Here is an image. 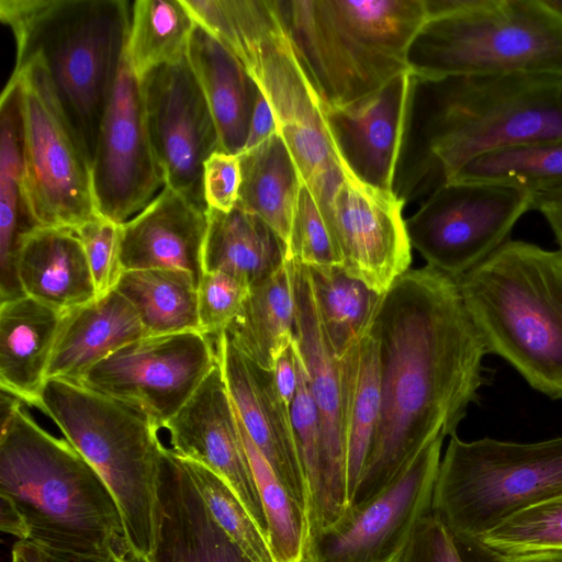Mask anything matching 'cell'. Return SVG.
I'll use <instances>...</instances> for the list:
<instances>
[{
    "label": "cell",
    "instance_id": "cell-1",
    "mask_svg": "<svg viewBox=\"0 0 562 562\" xmlns=\"http://www.w3.org/2000/svg\"><path fill=\"white\" fill-rule=\"evenodd\" d=\"M371 330L379 346L381 412L348 508L381 494L434 436L457 434L479 400L488 353L457 280L429 266L395 280Z\"/></svg>",
    "mask_w": 562,
    "mask_h": 562
},
{
    "label": "cell",
    "instance_id": "cell-2",
    "mask_svg": "<svg viewBox=\"0 0 562 562\" xmlns=\"http://www.w3.org/2000/svg\"><path fill=\"white\" fill-rule=\"evenodd\" d=\"M561 139V76L409 72L393 193L404 205L423 203L482 154Z\"/></svg>",
    "mask_w": 562,
    "mask_h": 562
},
{
    "label": "cell",
    "instance_id": "cell-3",
    "mask_svg": "<svg viewBox=\"0 0 562 562\" xmlns=\"http://www.w3.org/2000/svg\"><path fill=\"white\" fill-rule=\"evenodd\" d=\"M18 403L1 419L0 527L49 557L105 560L130 547L115 497L82 454Z\"/></svg>",
    "mask_w": 562,
    "mask_h": 562
},
{
    "label": "cell",
    "instance_id": "cell-4",
    "mask_svg": "<svg viewBox=\"0 0 562 562\" xmlns=\"http://www.w3.org/2000/svg\"><path fill=\"white\" fill-rule=\"evenodd\" d=\"M14 36L13 69L34 64L45 74L70 127L92 164L99 130L127 46L126 0H0Z\"/></svg>",
    "mask_w": 562,
    "mask_h": 562
},
{
    "label": "cell",
    "instance_id": "cell-5",
    "mask_svg": "<svg viewBox=\"0 0 562 562\" xmlns=\"http://www.w3.org/2000/svg\"><path fill=\"white\" fill-rule=\"evenodd\" d=\"M194 21L229 49L268 100L280 135L325 221L348 172L273 0H193Z\"/></svg>",
    "mask_w": 562,
    "mask_h": 562
},
{
    "label": "cell",
    "instance_id": "cell-6",
    "mask_svg": "<svg viewBox=\"0 0 562 562\" xmlns=\"http://www.w3.org/2000/svg\"><path fill=\"white\" fill-rule=\"evenodd\" d=\"M321 104L339 108L408 71L425 0H273Z\"/></svg>",
    "mask_w": 562,
    "mask_h": 562
},
{
    "label": "cell",
    "instance_id": "cell-7",
    "mask_svg": "<svg viewBox=\"0 0 562 562\" xmlns=\"http://www.w3.org/2000/svg\"><path fill=\"white\" fill-rule=\"evenodd\" d=\"M456 280L488 353L562 398V250L509 239Z\"/></svg>",
    "mask_w": 562,
    "mask_h": 562
},
{
    "label": "cell",
    "instance_id": "cell-8",
    "mask_svg": "<svg viewBox=\"0 0 562 562\" xmlns=\"http://www.w3.org/2000/svg\"><path fill=\"white\" fill-rule=\"evenodd\" d=\"M37 409L102 476L115 497L130 550L153 560L161 524L159 429L135 408L79 383L46 380Z\"/></svg>",
    "mask_w": 562,
    "mask_h": 562
},
{
    "label": "cell",
    "instance_id": "cell-9",
    "mask_svg": "<svg viewBox=\"0 0 562 562\" xmlns=\"http://www.w3.org/2000/svg\"><path fill=\"white\" fill-rule=\"evenodd\" d=\"M427 20L408 53L424 77L547 74L562 77L555 0H425Z\"/></svg>",
    "mask_w": 562,
    "mask_h": 562
},
{
    "label": "cell",
    "instance_id": "cell-10",
    "mask_svg": "<svg viewBox=\"0 0 562 562\" xmlns=\"http://www.w3.org/2000/svg\"><path fill=\"white\" fill-rule=\"evenodd\" d=\"M562 494V436L513 442L450 436L431 513L456 538H479L508 516Z\"/></svg>",
    "mask_w": 562,
    "mask_h": 562
},
{
    "label": "cell",
    "instance_id": "cell-11",
    "mask_svg": "<svg viewBox=\"0 0 562 562\" xmlns=\"http://www.w3.org/2000/svg\"><path fill=\"white\" fill-rule=\"evenodd\" d=\"M9 80L19 86L29 215L37 227L76 231L100 215L90 160L38 66L13 69Z\"/></svg>",
    "mask_w": 562,
    "mask_h": 562
},
{
    "label": "cell",
    "instance_id": "cell-12",
    "mask_svg": "<svg viewBox=\"0 0 562 562\" xmlns=\"http://www.w3.org/2000/svg\"><path fill=\"white\" fill-rule=\"evenodd\" d=\"M532 210V194L507 186L449 181L405 220L411 246L451 278L469 272L509 240Z\"/></svg>",
    "mask_w": 562,
    "mask_h": 562
},
{
    "label": "cell",
    "instance_id": "cell-13",
    "mask_svg": "<svg viewBox=\"0 0 562 562\" xmlns=\"http://www.w3.org/2000/svg\"><path fill=\"white\" fill-rule=\"evenodd\" d=\"M445 437L434 436L381 494L311 532L303 562H401L417 524L431 513Z\"/></svg>",
    "mask_w": 562,
    "mask_h": 562
},
{
    "label": "cell",
    "instance_id": "cell-14",
    "mask_svg": "<svg viewBox=\"0 0 562 562\" xmlns=\"http://www.w3.org/2000/svg\"><path fill=\"white\" fill-rule=\"evenodd\" d=\"M217 362L215 340L201 331L146 336L93 366L79 384L164 428Z\"/></svg>",
    "mask_w": 562,
    "mask_h": 562
},
{
    "label": "cell",
    "instance_id": "cell-15",
    "mask_svg": "<svg viewBox=\"0 0 562 562\" xmlns=\"http://www.w3.org/2000/svg\"><path fill=\"white\" fill-rule=\"evenodd\" d=\"M145 121L165 186L207 211L203 172L221 150L215 121L187 56L140 79Z\"/></svg>",
    "mask_w": 562,
    "mask_h": 562
},
{
    "label": "cell",
    "instance_id": "cell-16",
    "mask_svg": "<svg viewBox=\"0 0 562 562\" xmlns=\"http://www.w3.org/2000/svg\"><path fill=\"white\" fill-rule=\"evenodd\" d=\"M91 178L98 213L119 225L165 187L146 126L140 79L126 53L99 130Z\"/></svg>",
    "mask_w": 562,
    "mask_h": 562
},
{
    "label": "cell",
    "instance_id": "cell-17",
    "mask_svg": "<svg viewBox=\"0 0 562 562\" xmlns=\"http://www.w3.org/2000/svg\"><path fill=\"white\" fill-rule=\"evenodd\" d=\"M403 206L393 192L373 189L348 173L326 220L346 272L381 295L412 262Z\"/></svg>",
    "mask_w": 562,
    "mask_h": 562
},
{
    "label": "cell",
    "instance_id": "cell-18",
    "mask_svg": "<svg viewBox=\"0 0 562 562\" xmlns=\"http://www.w3.org/2000/svg\"><path fill=\"white\" fill-rule=\"evenodd\" d=\"M164 428L170 449L221 476L268 539L261 498L218 362Z\"/></svg>",
    "mask_w": 562,
    "mask_h": 562
},
{
    "label": "cell",
    "instance_id": "cell-19",
    "mask_svg": "<svg viewBox=\"0 0 562 562\" xmlns=\"http://www.w3.org/2000/svg\"><path fill=\"white\" fill-rule=\"evenodd\" d=\"M293 259L296 303L294 339L322 426L329 527L344 516L349 505L340 359L325 331L308 268Z\"/></svg>",
    "mask_w": 562,
    "mask_h": 562
},
{
    "label": "cell",
    "instance_id": "cell-20",
    "mask_svg": "<svg viewBox=\"0 0 562 562\" xmlns=\"http://www.w3.org/2000/svg\"><path fill=\"white\" fill-rule=\"evenodd\" d=\"M409 89V71L345 106H322L326 127L346 171L359 182L393 192Z\"/></svg>",
    "mask_w": 562,
    "mask_h": 562
},
{
    "label": "cell",
    "instance_id": "cell-21",
    "mask_svg": "<svg viewBox=\"0 0 562 562\" xmlns=\"http://www.w3.org/2000/svg\"><path fill=\"white\" fill-rule=\"evenodd\" d=\"M215 346L227 392L249 437L286 491L303 507L308 491L300 460L291 408L281 400L267 371L240 353L223 331Z\"/></svg>",
    "mask_w": 562,
    "mask_h": 562
},
{
    "label": "cell",
    "instance_id": "cell-22",
    "mask_svg": "<svg viewBox=\"0 0 562 562\" xmlns=\"http://www.w3.org/2000/svg\"><path fill=\"white\" fill-rule=\"evenodd\" d=\"M207 224V211L165 186L143 211L120 224L123 270H181L199 286Z\"/></svg>",
    "mask_w": 562,
    "mask_h": 562
},
{
    "label": "cell",
    "instance_id": "cell-23",
    "mask_svg": "<svg viewBox=\"0 0 562 562\" xmlns=\"http://www.w3.org/2000/svg\"><path fill=\"white\" fill-rule=\"evenodd\" d=\"M161 524L153 562H252L213 518L182 460L164 448Z\"/></svg>",
    "mask_w": 562,
    "mask_h": 562
},
{
    "label": "cell",
    "instance_id": "cell-24",
    "mask_svg": "<svg viewBox=\"0 0 562 562\" xmlns=\"http://www.w3.org/2000/svg\"><path fill=\"white\" fill-rule=\"evenodd\" d=\"M146 336L149 335L131 303L114 289L65 312L46 380L80 383L93 366Z\"/></svg>",
    "mask_w": 562,
    "mask_h": 562
},
{
    "label": "cell",
    "instance_id": "cell-25",
    "mask_svg": "<svg viewBox=\"0 0 562 562\" xmlns=\"http://www.w3.org/2000/svg\"><path fill=\"white\" fill-rule=\"evenodd\" d=\"M64 311L23 295L0 303V386L37 408Z\"/></svg>",
    "mask_w": 562,
    "mask_h": 562
},
{
    "label": "cell",
    "instance_id": "cell-26",
    "mask_svg": "<svg viewBox=\"0 0 562 562\" xmlns=\"http://www.w3.org/2000/svg\"><path fill=\"white\" fill-rule=\"evenodd\" d=\"M18 276L25 295L59 311L98 299L82 243L71 229L38 226L24 234Z\"/></svg>",
    "mask_w": 562,
    "mask_h": 562
},
{
    "label": "cell",
    "instance_id": "cell-27",
    "mask_svg": "<svg viewBox=\"0 0 562 562\" xmlns=\"http://www.w3.org/2000/svg\"><path fill=\"white\" fill-rule=\"evenodd\" d=\"M187 59L215 121L221 150L241 154L258 86L240 60L198 23L190 35Z\"/></svg>",
    "mask_w": 562,
    "mask_h": 562
},
{
    "label": "cell",
    "instance_id": "cell-28",
    "mask_svg": "<svg viewBox=\"0 0 562 562\" xmlns=\"http://www.w3.org/2000/svg\"><path fill=\"white\" fill-rule=\"evenodd\" d=\"M294 259L285 258L268 277L251 285L225 333L235 348L259 368L272 371L294 340Z\"/></svg>",
    "mask_w": 562,
    "mask_h": 562
},
{
    "label": "cell",
    "instance_id": "cell-29",
    "mask_svg": "<svg viewBox=\"0 0 562 562\" xmlns=\"http://www.w3.org/2000/svg\"><path fill=\"white\" fill-rule=\"evenodd\" d=\"M0 303L25 295L18 276L24 234L37 227L26 210L23 191V142L19 86L8 81L0 100Z\"/></svg>",
    "mask_w": 562,
    "mask_h": 562
},
{
    "label": "cell",
    "instance_id": "cell-30",
    "mask_svg": "<svg viewBox=\"0 0 562 562\" xmlns=\"http://www.w3.org/2000/svg\"><path fill=\"white\" fill-rule=\"evenodd\" d=\"M207 221L204 272H224L251 286L288 258L278 234L261 217L238 204L228 212L209 209Z\"/></svg>",
    "mask_w": 562,
    "mask_h": 562
},
{
    "label": "cell",
    "instance_id": "cell-31",
    "mask_svg": "<svg viewBox=\"0 0 562 562\" xmlns=\"http://www.w3.org/2000/svg\"><path fill=\"white\" fill-rule=\"evenodd\" d=\"M239 156L237 204L261 217L282 239L290 258L294 214L303 184L294 158L279 132Z\"/></svg>",
    "mask_w": 562,
    "mask_h": 562
},
{
    "label": "cell",
    "instance_id": "cell-32",
    "mask_svg": "<svg viewBox=\"0 0 562 562\" xmlns=\"http://www.w3.org/2000/svg\"><path fill=\"white\" fill-rule=\"evenodd\" d=\"M340 371L350 503L368 460L381 412L379 346L371 329L340 359Z\"/></svg>",
    "mask_w": 562,
    "mask_h": 562
},
{
    "label": "cell",
    "instance_id": "cell-33",
    "mask_svg": "<svg viewBox=\"0 0 562 562\" xmlns=\"http://www.w3.org/2000/svg\"><path fill=\"white\" fill-rule=\"evenodd\" d=\"M115 290L131 303L149 336L200 331L198 285L184 271L125 270Z\"/></svg>",
    "mask_w": 562,
    "mask_h": 562
},
{
    "label": "cell",
    "instance_id": "cell-34",
    "mask_svg": "<svg viewBox=\"0 0 562 562\" xmlns=\"http://www.w3.org/2000/svg\"><path fill=\"white\" fill-rule=\"evenodd\" d=\"M307 268L325 331L341 359L370 331L384 294L348 274L344 267Z\"/></svg>",
    "mask_w": 562,
    "mask_h": 562
},
{
    "label": "cell",
    "instance_id": "cell-35",
    "mask_svg": "<svg viewBox=\"0 0 562 562\" xmlns=\"http://www.w3.org/2000/svg\"><path fill=\"white\" fill-rule=\"evenodd\" d=\"M194 25L181 0L134 1L126 56L136 76L184 58Z\"/></svg>",
    "mask_w": 562,
    "mask_h": 562
},
{
    "label": "cell",
    "instance_id": "cell-36",
    "mask_svg": "<svg viewBox=\"0 0 562 562\" xmlns=\"http://www.w3.org/2000/svg\"><path fill=\"white\" fill-rule=\"evenodd\" d=\"M450 181L496 183L532 195L562 188V139L482 154L463 165Z\"/></svg>",
    "mask_w": 562,
    "mask_h": 562
},
{
    "label": "cell",
    "instance_id": "cell-37",
    "mask_svg": "<svg viewBox=\"0 0 562 562\" xmlns=\"http://www.w3.org/2000/svg\"><path fill=\"white\" fill-rule=\"evenodd\" d=\"M237 420L267 519L271 550L278 562H303L310 531L307 510L282 485L238 416Z\"/></svg>",
    "mask_w": 562,
    "mask_h": 562
},
{
    "label": "cell",
    "instance_id": "cell-38",
    "mask_svg": "<svg viewBox=\"0 0 562 562\" xmlns=\"http://www.w3.org/2000/svg\"><path fill=\"white\" fill-rule=\"evenodd\" d=\"M475 540L499 558L562 550V494L508 516Z\"/></svg>",
    "mask_w": 562,
    "mask_h": 562
},
{
    "label": "cell",
    "instance_id": "cell-39",
    "mask_svg": "<svg viewBox=\"0 0 562 562\" xmlns=\"http://www.w3.org/2000/svg\"><path fill=\"white\" fill-rule=\"evenodd\" d=\"M181 460L215 521L244 553L252 562H278L268 539L231 486L202 463Z\"/></svg>",
    "mask_w": 562,
    "mask_h": 562
},
{
    "label": "cell",
    "instance_id": "cell-40",
    "mask_svg": "<svg viewBox=\"0 0 562 562\" xmlns=\"http://www.w3.org/2000/svg\"><path fill=\"white\" fill-rule=\"evenodd\" d=\"M290 258L307 267H344L328 224L304 183L300 189L293 220Z\"/></svg>",
    "mask_w": 562,
    "mask_h": 562
},
{
    "label": "cell",
    "instance_id": "cell-41",
    "mask_svg": "<svg viewBox=\"0 0 562 562\" xmlns=\"http://www.w3.org/2000/svg\"><path fill=\"white\" fill-rule=\"evenodd\" d=\"M249 289L231 274L204 272L198 286L200 331L215 340L239 313Z\"/></svg>",
    "mask_w": 562,
    "mask_h": 562
},
{
    "label": "cell",
    "instance_id": "cell-42",
    "mask_svg": "<svg viewBox=\"0 0 562 562\" xmlns=\"http://www.w3.org/2000/svg\"><path fill=\"white\" fill-rule=\"evenodd\" d=\"M82 243L97 296L113 291L123 273L120 225L99 215L74 231Z\"/></svg>",
    "mask_w": 562,
    "mask_h": 562
},
{
    "label": "cell",
    "instance_id": "cell-43",
    "mask_svg": "<svg viewBox=\"0 0 562 562\" xmlns=\"http://www.w3.org/2000/svg\"><path fill=\"white\" fill-rule=\"evenodd\" d=\"M401 562H464L448 527L432 513L416 526Z\"/></svg>",
    "mask_w": 562,
    "mask_h": 562
},
{
    "label": "cell",
    "instance_id": "cell-44",
    "mask_svg": "<svg viewBox=\"0 0 562 562\" xmlns=\"http://www.w3.org/2000/svg\"><path fill=\"white\" fill-rule=\"evenodd\" d=\"M241 182L238 155L222 150L212 154L204 164L203 188L209 209L231 211L238 202Z\"/></svg>",
    "mask_w": 562,
    "mask_h": 562
},
{
    "label": "cell",
    "instance_id": "cell-45",
    "mask_svg": "<svg viewBox=\"0 0 562 562\" xmlns=\"http://www.w3.org/2000/svg\"><path fill=\"white\" fill-rule=\"evenodd\" d=\"M272 375L281 400L291 408L299 385V351L295 339L276 360Z\"/></svg>",
    "mask_w": 562,
    "mask_h": 562
},
{
    "label": "cell",
    "instance_id": "cell-46",
    "mask_svg": "<svg viewBox=\"0 0 562 562\" xmlns=\"http://www.w3.org/2000/svg\"><path fill=\"white\" fill-rule=\"evenodd\" d=\"M277 132L279 131L272 109L259 89L251 115L247 143L244 150H248L258 146Z\"/></svg>",
    "mask_w": 562,
    "mask_h": 562
},
{
    "label": "cell",
    "instance_id": "cell-47",
    "mask_svg": "<svg viewBox=\"0 0 562 562\" xmlns=\"http://www.w3.org/2000/svg\"><path fill=\"white\" fill-rule=\"evenodd\" d=\"M532 210L546 218L562 250V188L532 195Z\"/></svg>",
    "mask_w": 562,
    "mask_h": 562
},
{
    "label": "cell",
    "instance_id": "cell-48",
    "mask_svg": "<svg viewBox=\"0 0 562 562\" xmlns=\"http://www.w3.org/2000/svg\"><path fill=\"white\" fill-rule=\"evenodd\" d=\"M454 539L464 562H502L497 557L484 549L475 539L456 537Z\"/></svg>",
    "mask_w": 562,
    "mask_h": 562
},
{
    "label": "cell",
    "instance_id": "cell-49",
    "mask_svg": "<svg viewBox=\"0 0 562 562\" xmlns=\"http://www.w3.org/2000/svg\"><path fill=\"white\" fill-rule=\"evenodd\" d=\"M11 562H54L45 552L37 547L16 541L11 551Z\"/></svg>",
    "mask_w": 562,
    "mask_h": 562
},
{
    "label": "cell",
    "instance_id": "cell-50",
    "mask_svg": "<svg viewBox=\"0 0 562 562\" xmlns=\"http://www.w3.org/2000/svg\"><path fill=\"white\" fill-rule=\"evenodd\" d=\"M497 558L502 562H562V550L519 555L514 558Z\"/></svg>",
    "mask_w": 562,
    "mask_h": 562
},
{
    "label": "cell",
    "instance_id": "cell-51",
    "mask_svg": "<svg viewBox=\"0 0 562 562\" xmlns=\"http://www.w3.org/2000/svg\"><path fill=\"white\" fill-rule=\"evenodd\" d=\"M48 555V554H47ZM49 557V555H48ZM54 562H127L126 555L114 554L105 560L49 557Z\"/></svg>",
    "mask_w": 562,
    "mask_h": 562
},
{
    "label": "cell",
    "instance_id": "cell-52",
    "mask_svg": "<svg viewBox=\"0 0 562 562\" xmlns=\"http://www.w3.org/2000/svg\"><path fill=\"white\" fill-rule=\"evenodd\" d=\"M126 559H127V562H153L151 560H149L140 554H137L133 551L128 552V554L126 555Z\"/></svg>",
    "mask_w": 562,
    "mask_h": 562
}]
</instances>
